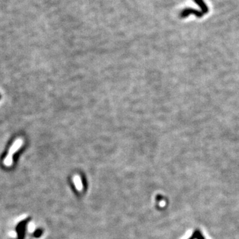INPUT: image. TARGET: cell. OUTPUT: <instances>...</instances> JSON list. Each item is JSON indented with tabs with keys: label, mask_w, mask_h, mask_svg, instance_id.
<instances>
[{
	"label": "cell",
	"mask_w": 239,
	"mask_h": 239,
	"mask_svg": "<svg viewBox=\"0 0 239 239\" xmlns=\"http://www.w3.org/2000/svg\"><path fill=\"white\" fill-rule=\"evenodd\" d=\"M23 143H24V140L21 138L17 139V140L15 141V142L13 143V145L11 146V148H10L8 156L6 157V158L5 159V160H4L3 163L5 166H11V164H12V162H13V154L17 152V151L19 150L21 147Z\"/></svg>",
	"instance_id": "obj_1"
},
{
	"label": "cell",
	"mask_w": 239,
	"mask_h": 239,
	"mask_svg": "<svg viewBox=\"0 0 239 239\" xmlns=\"http://www.w3.org/2000/svg\"><path fill=\"white\" fill-rule=\"evenodd\" d=\"M190 14H194L197 17L199 18L202 17L204 15L203 13L201 11L197 10L193 8H186L184 9V10L182 11V13H180V17L182 18H185L188 17Z\"/></svg>",
	"instance_id": "obj_2"
},
{
	"label": "cell",
	"mask_w": 239,
	"mask_h": 239,
	"mask_svg": "<svg viewBox=\"0 0 239 239\" xmlns=\"http://www.w3.org/2000/svg\"><path fill=\"white\" fill-rule=\"evenodd\" d=\"M197 6L201 9V11L203 13V14H206L209 12V8L204 2L203 0H193Z\"/></svg>",
	"instance_id": "obj_3"
},
{
	"label": "cell",
	"mask_w": 239,
	"mask_h": 239,
	"mask_svg": "<svg viewBox=\"0 0 239 239\" xmlns=\"http://www.w3.org/2000/svg\"><path fill=\"white\" fill-rule=\"evenodd\" d=\"M74 182H75V183L76 188H77L78 190H82V183H81V180H80V178L79 176L75 175V177H74Z\"/></svg>",
	"instance_id": "obj_4"
},
{
	"label": "cell",
	"mask_w": 239,
	"mask_h": 239,
	"mask_svg": "<svg viewBox=\"0 0 239 239\" xmlns=\"http://www.w3.org/2000/svg\"><path fill=\"white\" fill-rule=\"evenodd\" d=\"M193 235L194 236V237L195 239H205L204 237L203 234L201 233V232L199 231V230H195L194 231V233H193Z\"/></svg>",
	"instance_id": "obj_5"
},
{
	"label": "cell",
	"mask_w": 239,
	"mask_h": 239,
	"mask_svg": "<svg viewBox=\"0 0 239 239\" xmlns=\"http://www.w3.org/2000/svg\"><path fill=\"white\" fill-rule=\"evenodd\" d=\"M189 239H195V238L194 236L193 235V234H192V236H190V237L189 238Z\"/></svg>",
	"instance_id": "obj_6"
}]
</instances>
